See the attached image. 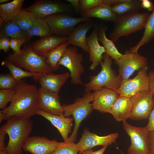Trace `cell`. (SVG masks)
<instances>
[{"mask_svg":"<svg viewBox=\"0 0 154 154\" xmlns=\"http://www.w3.org/2000/svg\"><path fill=\"white\" fill-rule=\"evenodd\" d=\"M93 93V110L111 114L112 107L119 96L117 90L104 87L94 91Z\"/></svg>","mask_w":154,"mask_h":154,"instance_id":"cell-15","label":"cell"},{"mask_svg":"<svg viewBox=\"0 0 154 154\" xmlns=\"http://www.w3.org/2000/svg\"><path fill=\"white\" fill-rule=\"evenodd\" d=\"M1 64L2 66L8 68L10 73L17 82L24 78L27 77H33L35 81L37 78L41 75L24 70L21 68L14 65L5 60L2 61Z\"/></svg>","mask_w":154,"mask_h":154,"instance_id":"cell-32","label":"cell"},{"mask_svg":"<svg viewBox=\"0 0 154 154\" xmlns=\"http://www.w3.org/2000/svg\"><path fill=\"white\" fill-rule=\"evenodd\" d=\"M24 0H14L10 2L1 4L0 16L5 23L11 21L21 12Z\"/></svg>","mask_w":154,"mask_h":154,"instance_id":"cell-25","label":"cell"},{"mask_svg":"<svg viewBox=\"0 0 154 154\" xmlns=\"http://www.w3.org/2000/svg\"><path fill=\"white\" fill-rule=\"evenodd\" d=\"M108 146L107 145L103 146L101 149L96 151H94L92 149H87L83 151L81 154H103Z\"/></svg>","mask_w":154,"mask_h":154,"instance_id":"cell-42","label":"cell"},{"mask_svg":"<svg viewBox=\"0 0 154 154\" xmlns=\"http://www.w3.org/2000/svg\"><path fill=\"white\" fill-rule=\"evenodd\" d=\"M118 137L119 134L117 132L105 136H99L85 129L80 139L76 143L79 154H81L84 151L97 146H108L115 142Z\"/></svg>","mask_w":154,"mask_h":154,"instance_id":"cell-14","label":"cell"},{"mask_svg":"<svg viewBox=\"0 0 154 154\" xmlns=\"http://www.w3.org/2000/svg\"><path fill=\"white\" fill-rule=\"evenodd\" d=\"M98 26L95 23L91 34L86 38L89 50L90 60L92 62L89 67L90 70H94L103 60V55L106 53L103 46L98 42Z\"/></svg>","mask_w":154,"mask_h":154,"instance_id":"cell-18","label":"cell"},{"mask_svg":"<svg viewBox=\"0 0 154 154\" xmlns=\"http://www.w3.org/2000/svg\"><path fill=\"white\" fill-rule=\"evenodd\" d=\"M9 0H0V3L1 4L5 3V2H7L9 1Z\"/></svg>","mask_w":154,"mask_h":154,"instance_id":"cell-47","label":"cell"},{"mask_svg":"<svg viewBox=\"0 0 154 154\" xmlns=\"http://www.w3.org/2000/svg\"><path fill=\"white\" fill-rule=\"evenodd\" d=\"M76 143L74 142L64 141L60 143L56 150L52 154H79Z\"/></svg>","mask_w":154,"mask_h":154,"instance_id":"cell-34","label":"cell"},{"mask_svg":"<svg viewBox=\"0 0 154 154\" xmlns=\"http://www.w3.org/2000/svg\"><path fill=\"white\" fill-rule=\"evenodd\" d=\"M148 69L147 66L139 70L134 78L122 81L117 90L119 96L130 98L138 93L149 90Z\"/></svg>","mask_w":154,"mask_h":154,"instance_id":"cell-13","label":"cell"},{"mask_svg":"<svg viewBox=\"0 0 154 154\" xmlns=\"http://www.w3.org/2000/svg\"><path fill=\"white\" fill-rule=\"evenodd\" d=\"M70 77V73L68 72L58 74L51 72L41 75L35 81L38 82L41 88L58 94L61 88Z\"/></svg>","mask_w":154,"mask_h":154,"instance_id":"cell-19","label":"cell"},{"mask_svg":"<svg viewBox=\"0 0 154 154\" xmlns=\"http://www.w3.org/2000/svg\"><path fill=\"white\" fill-rule=\"evenodd\" d=\"M79 3L80 12H84L105 4L106 0H80Z\"/></svg>","mask_w":154,"mask_h":154,"instance_id":"cell-37","label":"cell"},{"mask_svg":"<svg viewBox=\"0 0 154 154\" xmlns=\"http://www.w3.org/2000/svg\"><path fill=\"white\" fill-rule=\"evenodd\" d=\"M31 38L34 36H38L41 37L51 35L50 27L44 19L37 18L32 27L27 31Z\"/></svg>","mask_w":154,"mask_h":154,"instance_id":"cell-33","label":"cell"},{"mask_svg":"<svg viewBox=\"0 0 154 154\" xmlns=\"http://www.w3.org/2000/svg\"><path fill=\"white\" fill-rule=\"evenodd\" d=\"M82 55L78 52L76 46H68L59 60L58 65H62L69 71L71 82L75 85H83L82 75L85 68L82 64Z\"/></svg>","mask_w":154,"mask_h":154,"instance_id":"cell-7","label":"cell"},{"mask_svg":"<svg viewBox=\"0 0 154 154\" xmlns=\"http://www.w3.org/2000/svg\"><path fill=\"white\" fill-rule=\"evenodd\" d=\"M149 79V90L154 95V70L150 71L148 73Z\"/></svg>","mask_w":154,"mask_h":154,"instance_id":"cell-43","label":"cell"},{"mask_svg":"<svg viewBox=\"0 0 154 154\" xmlns=\"http://www.w3.org/2000/svg\"><path fill=\"white\" fill-rule=\"evenodd\" d=\"M95 23L91 21L86 22L78 25L68 36L67 42L70 45L78 46L89 54V50L87 42L86 35Z\"/></svg>","mask_w":154,"mask_h":154,"instance_id":"cell-22","label":"cell"},{"mask_svg":"<svg viewBox=\"0 0 154 154\" xmlns=\"http://www.w3.org/2000/svg\"><path fill=\"white\" fill-rule=\"evenodd\" d=\"M38 90V110L52 115L64 116V109L60 102L58 94L51 92L41 87Z\"/></svg>","mask_w":154,"mask_h":154,"instance_id":"cell-16","label":"cell"},{"mask_svg":"<svg viewBox=\"0 0 154 154\" xmlns=\"http://www.w3.org/2000/svg\"><path fill=\"white\" fill-rule=\"evenodd\" d=\"M44 19L48 25L52 34L62 37H68L78 24L92 21L90 18L73 17L67 13L54 15Z\"/></svg>","mask_w":154,"mask_h":154,"instance_id":"cell-8","label":"cell"},{"mask_svg":"<svg viewBox=\"0 0 154 154\" xmlns=\"http://www.w3.org/2000/svg\"><path fill=\"white\" fill-rule=\"evenodd\" d=\"M14 89L15 93L10 105L0 111V123L14 116L30 118L38 110L39 92L36 86L23 79Z\"/></svg>","mask_w":154,"mask_h":154,"instance_id":"cell-1","label":"cell"},{"mask_svg":"<svg viewBox=\"0 0 154 154\" xmlns=\"http://www.w3.org/2000/svg\"><path fill=\"white\" fill-rule=\"evenodd\" d=\"M10 40L7 37L0 36V50H3L5 53L7 52L10 48Z\"/></svg>","mask_w":154,"mask_h":154,"instance_id":"cell-39","label":"cell"},{"mask_svg":"<svg viewBox=\"0 0 154 154\" xmlns=\"http://www.w3.org/2000/svg\"><path fill=\"white\" fill-rule=\"evenodd\" d=\"M17 82L10 73L1 74L0 75L1 90L14 89Z\"/></svg>","mask_w":154,"mask_h":154,"instance_id":"cell-35","label":"cell"},{"mask_svg":"<svg viewBox=\"0 0 154 154\" xmlns=\"http://www.w3.org/2000/svg\"><path fill=\"white\" fill-rule=\"evenodd\" d=\"M33 125L30 118L14 116L1 126L0 130L9 136L6 148L8 154H22L23 146L32 131Z\"/></svg>","mask_w":154,"mask_h":154,"instance_id":"cell-2","label":"cell"},{"mask_svg":"<svg viewBox=\"0 0 154 154\" xmlns=\"http://www.w3.org/2000/svg\"><path fill=\"white\" fill-rule=\"evenodd\" d=\"M153 95L149 90L131 98L132 108L129 118L137 121L148 119L154 107Z\"/></svg>","mask_w":154,"mask_h":154,"instance_id":"cell-12","label":"cell"},{"mask_svg":"<svg viewBox=\"0 0 154 154\" xmlns=\"http://www.w3.org/2000/svg\"><path fill=\"white\" fill-rule=\"evenodd\" d=\"M153 63H154V61L153 62Z\"/></svg>","mask_w":154,"mask_h":154,"instance_id":"cell-48","label":"cell"},{"mask_svg":"<svg viewBox=\"0 0 154 154\" xmlns=\"http://www.w3.org/2000/svg\"><path fill=\"white\" fill-rule=\"evenodd\" d=\"M100 64L101 70L97 75L90 76V81L83 84L85 92H91L107 87L117 90L121 85L122 79L117 75L112 68V59L106 53L103 55Z\"/></svg>","mask_w":154,"mask_h":154,"instance_id":"cell-4","label":"cell"},{"mask_svg":"<svg viewBox=\"0 0 154 154\" xmlns=\"http://www.w3.org/2000/svg\"><path fill=\"white\" fill-rule=\"evenodd\" d=\"M93 100V92H87L82 97L77 98L73 103L62 105L64 116H72L74 120L73 131L67 142H75L81 122L94 110L92 104Z\"/></svg>","mask_w":154,"mask_h":154,"instance_id":"cell-6","label":"cell"},{"mask_svg":"<svg viewBox=\"0 0 154 154\" xmlns=\"http://www.w3.org/2000/svg\"><path fill=\"white\" fill-rule=\"evenodd\" d=\"M70 44L65 42L51 51L45 56L46 62L53 71L57 70L60 67L58 62Z\"/></svg>","mask_w":154,"mask_h":154,"instance_id":"cell-30","label":"cell"},{"mask_svg":"<svg viewBox=\"0 0 154 154\" xmlns=\"http://www.w3.org/2000/svg\"><path fill=\"white\" fill-rule=\"evenodd\" d=\"M15 91V89H1L0 90V108H6L7 104L12 101Z\"/></svg>","mask_w":154,"mask_h":154,"instance_id":"cell-36","label":"cell"},{"mask_svg":"<svg viewBox=\"0 0 154 154\" xmlns=\"http://www.w3.org/2000/svg\"><path fill=\"white\" fill-rule=\"evenodd\" d=\"M122 125L131 140V145L127 150L128 154H150L149 131L146 126L135 127L126 121H123Z\"/></svg>","mask_w":154,"mask_h":154,"instance_id":"cell-9","label":"cell"},{"mask_svg":"<svg viewBox=\"0 0 154 154\" xmlns=\"http://www.w3.org/2000/svg\"><path fill=\"white\" fill-rule=\"evenodd\" d=\"M68 37H59L50 35L41 38L31 44L33 50L38 55L45 57L58 46L67 42Z\"/></svg>","mask_w":154,"mask_h":154,"instance_id":"cell-20","label":"cell"},{"mask_svg":"<svg viewBox=\"0 0 154 154\" xmlns=\"http://www.w3.org/2000/svg\"><path fill=\"white\" fill-rule=\"evenodd\" d=\"M37 18L31 12L23 9L12 21L22 30L27 31L34 24Z\"/></svg>","mask_w":154,"mask_h":154,"instance_id":"cell-31","label":"cell"},{"mask_svg":"<svg viewBox=\"0 0 154 154\" xmlns=\"http://www.w3.org/2000/svg\"><path fill=\"white\" fill-rule=\"evenodd\" d=\"M25 9L37 18L45 19L50 16L59 14L68 13L72 12V7L70 5L60 1L37 0Z\"/></svg>","mask_w":154,"mask_h":154,"instance_id":"cell-10","label":"cell"},{"mask_svg":"<svg viewBox=\"0 0 154 154\" xmlns=\"http://www.w3.org/2000/svg\"><path fill=\"white\" fill-rule=\"evenodd\" d=\"M140 7L146 9L149 11H153L154 9V4L149 0H141Z\"/></svg>","mask_w":154,"mask_h":154,"instance_id":"cell-40","label":"cell"},{"mask_svg":"<svg viewBox=\"0 0 154 154\" xmlns=\"http://www.w3.org/2000/svg\"><path fill=\"white\" fill-rule=\"evenodd\" d=\"M143 36L139 42L135 46L131 47L129 51L137 53L139 48L149 43L154 37V9L149 15L144 28Z\"/></svg>","mask_w":154,"mask_h":154,"instance_id":"cell-27","label":"cell"},{"mask_svg":"<svg viewBox=\"0 0 154 154\" xmlns=\"http://www.w3.org/2000/svg\"><path fill=\"white\" fill-rule=\"evenodd\" d=\"M36 114L42 116L49 121L57 129L64 141H67L69 134L71 131L73 117L52 115L38 110L37 111Z\"/></svg>","mask_w":154,"mask_h":154,"instance_id":"cell-21","label":"cell"},{"mask_svg":"<svg viewBox=\"0 0 154 154\" xmlns=\"http://www.w3.org/2000/svg\"><path fill=\"white\" fill-rule=\"evenodd\" d=\"M148 136L150 147V154H154V131H149Z\"/></svg>","mask_w":154,"mask_h":154,"instance_id":"cell-44","label":"cell"},{"mask_svg":"<svg viewBox=\"0 0 154 154\" xmlns=\"http://www.w3.org/2000/svg\"><path fill=\"white\" fill-rule=\"evenodd\" d=\"M70 3L74 10L77 13H80V0H67Z\"/></svg>","mask_w":154,"mask_h":154,"instance_id":"cell-45","label":"cell"},{"mask_svg":"<svg viewBox=\"0 0 154 154\" xmlns=\"http://www.w3.org/2000/svg\"><path fill=\"white\" fill-rule=\"evenodd\" d=\"M5 60L35 74L42 75L53 71L47 63L46 57L37 53L31 44L25 45L18 53H10Z\"/></svg>","mask_w":154,"mask_h":154,"instance_id":"cell-3","label":"cell"},{"mask_svg":"<svg viewBox=\"0 0 154 154\" xmlns=\"http://www.w3.org/2000/svg\"><path fill=\"white\" fill-rule=\"evenodd\" d=\"M154 104V96H153ZM148 123L146 126L148 131H154V106L151 112L149 118Z\"/></svg>","mask_w":154,"mask_h":154,"instance_id":"cell-41","label":"cell"},{"mask_svg":"<svg viewBox=\"0 0 154 154\" xmlns=\"http://www.w3.org/2000/svg\"><path fill=\"white\" fill-rule=\"evenodd\" d=\"M140 1L122 0L119 3L111 6L112 11L118 15L138 12L140 8Z\"/></svg>","mask_w":154,"mask_h":154,"instance_id":"cell-29","label":"cell"},{"mask_svg":"<svg viewBox=\"0 0 154 154\" xmlns=\"http://www.w3.org/2000/svg\"><path fill=\"white\" fill-rule=\"evenodd\" d=\"M115 63L118 66L119 75L122 78V81L129 79L135 71L140 70L148 64L145 57L138 53H131L128 50Z\"/></svg>","mask_w":154,"mask_h":154,"instance_id":"cell-11","label":"cell"},{"mask_svg":"<svg viewBox=\"0 0 154 154\" xmlns=\"http://www.w3.org/2000/svg\"><path fill=\"white\" fill-rule=\"evenodd\" d=\"M0 29V36L10 37L12 38L23 39L27 42L29 41L31 38L27 31L21 29L12 21L5 23Z\"/></svg>","mask_w":154,"mask_h":154,"instance_id":"cell-28","label":"cell"},{"mask_svg":"<svg viewBox=\"0 0 154 154\" xmlns=\"http://www.w3.org/2000/svg\"><path fill=\"white\" fill-rule=\"evenodd\" d=\"M26 42V40L23 39L12 38L10 40V48L13 50L14 52L18 53L21 51V48L22 44Z\"/></svg>","mask_w":154,"mask_h":154,"instance_id":"cell-38","label":"cell"},{"mask_svg":"<svg viewBox=\"0 0 154 154\" xmlns=\"http://www.w3.org/2000/svg\"><path fill=\"white\" fill-rule=\"evenodd\" d=\"M149 16L147 12H138L118 15L114 26L109 34L111 40L117 42L121 37L128 36L144 28Z\"/></svg>","mask_w":154,"mask_h":154,"instance_id":"cell-5","label":"cell"},{"mask_svg":"<svg viewBox=\"0 0 154 154\" xmlns=\"http://www.w3.org/2000/svg\"><path fill=\"white\" fill-rule=\"evenodd\" d=\"M6 148L5 144H0V154H8Z\"/></svg>","mask_w":154,"mask_h":154,"instance_id":"cell-46","label":"cell"},{"mask_svg":"<svg viewBox=\"0 0 154 154\" xmlns=\"http://www.w3.org/2000/svg\"><path fill=\"white\" fill-rule=\"evenodd\" d=\"M82 17L87 18L93 17L102 20L114 22L118 15L112 10L111 6L102 4L88 11L81 12Z\"/></svg>","mask_w":154,"mask_h":154,"instance_id":"cell-24","label":"cell"},{"mask_svg":"<svg viewBox=\"0 0 154 154\" xmlns=\"http://www.w3.org/2000/svg\"><path fill=\"white\" fill-rule=\"evenodd\" d=\"M132 108L130 98L119 96L112 107L111 114L116 121L123 122L129 118Z\"/></svg>","mask_w":154,"mask_h":154,"instance_id":"cell-23","label":"cell"},{"mask_svg":"<svg viewBox=\"0 0 154 154\" xmlns=\"http://www.w3.org/2000/svg\"><path fill=\"white\" fill-rule=\"evenodd\" d=\"M107 28L104 24H101L98 26V35L99 41L102 44L106 50V53L115 62L123 54L118 51L114 42L108 39L106 35Z\"/></svg>","mask_w":154,"mask_h":154,"instance_id":"cell-26","label":"cell"},{"mask_svg":"<svg viewBox=\"0 0 154 154\" xmlns=\"http://www.w3.org/2000/svg\"><path fill=\"white\" fill-rule=\"evenodd\" d=\"M60 143L55 139L50 140L44 137H29L24 143L23 149L32 154H52Z\"/></svg>","mask_w":154,"mask_h":154,"instance_id":"cell-17","label":"cell"}]
</instances>
